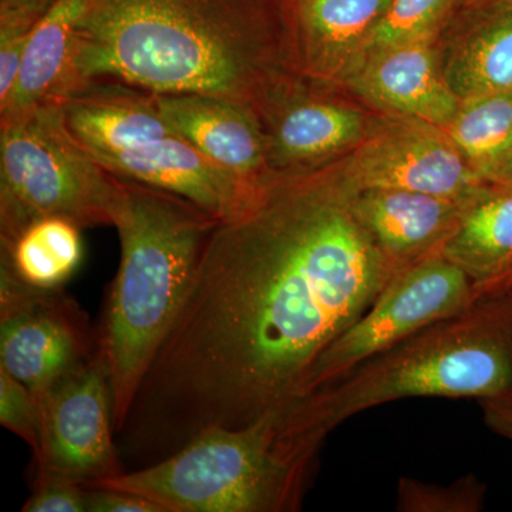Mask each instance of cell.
Instances as JSON below:
<instances>
[{
	"mask_svg": "<svg viewBox=\"0 0 512 512\" xmlns=\"http://www.w3.org/2000/svg\"><path fill=\"white\" fill-rule=\"evenodd\" d=\"M332 164L353 192L396 188L466 200L488 184L443 128L403 117L376 119L366 137Z\"/></svg>",
	"mask_w": 512,
	"mask_h": 512,
	"instance_id": "30bf717a",
	"label": "cell"
},
{
	"mask_svg": "<svg viewBox=\"0 0 512 512\" xmlns=\"http://www.w3.org/2000/svg\"><path fill=\"white\" fill-rule=\"evenodd\" d=\"M485 424L494 433L512 441V393L494 399L480 400Z\"/></svg>",
	"mask_w": 512,
	"mask_h": 512,
	"instance_id": "f546056e",
	"label": "cell"
},
{
	"mask_svg": "<svg viewBox=\"0 0 512 512\" xmlns=\"http://www.w3.org/2000/svg\"><path fill=\"white\" fill-rule=\"evenodd\" d=\"M0 424L32 447L39 448V404L28 387L0 369Z\"/></svg>",
	"mask_w": 512,
	"mask_h": 512,
	"instance_id": "d4e9b609",
	"label": "cell"
},
{
	"mask_svg": "<svg viewBox=\"0 0 512 512\" xmlns=\"http://www.w3.org/2000/svg\"><path fill=\"white\" fill-rule=\"evenodd\" d=\"M70 134L89 153H113L178 136L156 96L123 83L92 82L57 101Z\"/></svg>",
	"mask_w": 512,
	"mask_h": 512,
	"instance_id": "2e32d148",
	"label": "cell"
},
{
	"mask_svg": "<svg viewBox=\"0 0 512 512\" xmlns=\"http://www.w3.org/2000/svg\"><path fill=\"white\" fill-rule=\"evenodd\" d=\"M90 154L116 177L183 197L218 220L237 214L261 184L229 173L181 136Z\"/></svg>",
	"mask_w": 512,
	"mask_h": 512,
	"instance_id": "8fae6325",
	"label": "cell"
},
{
	"mask_svg": "<svg viewBox=\"0 0 512 512\" xmlns=\"http://www.w3.org/2000/svg\"><path fill=\"white\" fill-rule=\"evenodd\" d=\"M505 292H507V293H508V295H510V296H511V298H512V282H511V284H510V285H508V288H507V289H505Z\"/></svg>",
	"mask_w": 512,
	"mask_h": 512,
	"instance_id": "1f68e13d",
	"label": "cell"
},
{
	"mask_svg": "<svg viewBox=\"0 0 512 512\" xmlns=\"http://www.w3.org/2000/svg\"><path fill=\"white\" fill-rule=\"evenodd\" d=\"M434 42L424 40L372 56L355 67L343 84L387 116L446 130L461 100L447 82Z\"/></svg>",
	"mask_w": 512,
	"mask_h": 512,
	"instance_id": "4fadbf2b",
	"label": "cell"
},
{
	"mask_svg": "<svg viewBox=\"0 0 512 512\" xmlns=\"http://www.w3.org/2000/svg\"><path fill=\"white\" fill-rule=\"evenodd\" d=\"M441 66L461 101L512 89V2L498 0L458 33Z\"/></svg>",
	"mask_w": 512,
	"mask_h": 512,
	"instance_id": "d6986e66",
	"label": "cell"
},
{
	"mask_svg": "<svg viewBox=\"0 0 512 512\" xmlns=\"http://www.w3.org/2000/svg\"><path fill=\"white\" fill-rule=\"evenodd\" d=\"M332 161L271 171L212 231L183 308L117 436L141 466L301 394L309 370L396 274Z\"/></svg>",
	"mask_w": 512,
	"mask_h": 512,
	"instance_id": "6da1fadb",
	"label": "cell"
},
{
	"mask_svg": "<svg viewBox=\"0 0 512 512\" xmlns=\"http://www.w3.org/2000/svg\"><path fill=\"white\" fill-rule=\"evenodd\" d=\"M36 473L90 487L126 471L116 446L113 392L103 353L37 397Z\"/></svg>",
	"mask_w": 512,
	"mask_h": 512,
	"instance_id": "9c48e42d",
	"label": "cell"
},
{
	"mask_svg": "<svg viewBox=\"0 0 512 512\" xmlns=\"http://www.w3.org/2000/svg\"><path fill=\"white\" fill-rule=\"evenodd\" d=\"M90 0H57L30 33L15 87L0 104V120L56 101L69 72L74 35Z\"/></svg>",
	"mask_w": 512,
	"mask_h": 512,
	"instance_id": "ffe728a7",
	"label": "cell"
},
{
	"mask_svg": "<svg viewBox=\"0 0 512 512\" xmlns=\"http://www.w3.org/2000/svg\"><path fill=\"white\" fill-rule=\"evenodd\" d=\"M493 184H510L512 185V153L504 164L501 165L500 170L494 174L493 180L490 181Z\"/></svg>",
	"mask_w": 512,
	"mask_h": 512,
	"instance_id": "4dcf8cb0",
	"label": "cell"
},
{
	"mask_svg": "<svg viewBox=\"0 0 512 512\" xmlns=\"http://www.w3.org/2000/svg\"><path fill=\"white\" fill-rule=\"evenodd\" d=\"M87 512H165L154 501L114 488H87Z\"/></svg>",
	"mask_w": 512,
	"mask_h": 512,
	"instance_id": "83f0119b",
	"label": "cell"
},
{
	"mask_svg": "<svg viewBox=\"0 0 512 512\" xmlns=\"http://www.w3.org/2000/svg\"><path fill=\"white\" fill-rule=\"evenodd\" d=\"M319 454L278 407L244 427L201 431L158 463L86 488L138 494L165 512H295Z\"/></svg>",
	"mask_w": 512,
	"mask_h": 512,
	"instance_id": "5b68a950",
	"label": "cell"
},
{
	"mask_svg": "<svg viewBox=\"0 0 512 512\" xmlns=\"http://www.w3.org/2000/svg\"><path fill=\"white\" fill-rule=\"evenodd\" d=\"M100 352L99 333L63 288H36L0 265V369L40 397Z\"/></svg>",
	"mask_w": 512,
	"mask_h": 512,
	"instance_id": "ba28073f",
	"label": "cell"
},
{
	"mask_svg": "<svg viewBox=\"0 0 512 512\" xmlns=\"http://www.w3.org/2000/svg\"><path fill=\"white\" fill-rule=\"evenodd\" d=\"M124 198L123 178L77 143L57 101L0 120V245L42 218L114 227Z\"/></svg>",
	"mask_w": 512,
	"mask_h": 512,
	"instance_id": "8992f818",
	"label": "cell"
},
{
	"mask_svg": "<svg viewBox=\"0 0 512 512\" xmlns=\"http://www.w3.org/2000/svg\"><path fill=\"white\" fill-rule=\"evenodd\" d=\"M392 0H296L299 73L322 84H342Z\"/></svg>",
	"mask_w": 512,
	"mask_h": 512,
	"instance_id": "e0dca14e",
	"label": "cell"
},
{
	"mask_svg": "<svg viewBox=\"0 0 512 512\" xmlns=\"http://www.w3.org/2000/svg\"><path fill=\"white\" fill-rule=\"evenodd\" d=\"M448 137L487 183L512 153V89L461 101Z\"/></svg>",
	"mask_w": 512,
	"mask_h": 512,
	"instance_id": "7402d4cb",
	"label": "cell"
},
{
	"mask_svg": "<svg viewBox=\"0 0 512 512\" xmlns=\"http://www.w3.org/2000/svg\"><path fill=\"white\" fill-rule=\"evenodd\" d=\"M441 254L466 272L480 298L505 292L512 282V185H485Z\"/></svg>",
	"mask_w": 512,
	"mask_h": 512,
	"instance_id": "ac0fdd59",
	"label": "cell"
},
{
	"mask_svg": "<svg viewBox=\"0 0 512 512\" xmlns=\"http://www.w3.org/2000/svg\"><path fill=\"white\" fill-rule=\"evenodd\" d=\"M33 28L25 23L0 22V104L15 87Z\"/></svg>",
	"mask_w": 512,
	"mask_h": 512,
	"instance_id": "4316f807",
	"label": "cell"
},
{
	"mask_svg": "<svg viewBox=\"0 0 512 512\" xmlns=\"http://www.w3.org/2000/svg\"><path fill=\"white\" fill-rule=\"evenodd\" d=\"M124 183L126 198L114 224L121 245L119 271L97 326L113 392L116 436L221 221L171 192Z\"/></svg>",
	"mask_w": 512,
	"mask_h": 512,
	"instance_id": "3957f363",
	"label": "cell"
},
{
	"mask_svg": "<svg viewBox=\"0 0 512 512\" xmlns=\"http://www.w3.org/2000/svg\"><path fill=\"white\" fill-rule=\"evenodd\" d=\"M458 3L460 0H392L357 50L346 76L359 64L386 50L436 40Z\"/></svg>",
	"mask_w": 512,
	"mask_h": 512,
	"instance_id": "603a6c76",
	"label": "cell"
},
{
	"mask_svg": "<svg viewBox=\"0 0 512 512\" xmlns=\"http://www.w3.org/2000/svg\"><path fill=\"white\" fill-rule=\"evenodd\" d=\"M507 2H512V0H507Z\"/></svg>",
	"mask_w": 512,
	"mask_h": 512,
	"instance_id": "d6a6232c",
	"label": "cell"
},
{
	"mask_svg": "<svg viewBox=\"0 0 512 512\" xmlns=\"http://www.w3.org/2000/svg\"><path fill=\"white\" fill-rule=\"evenodd\" d=\"M164 119L229 173L259 184L271 173L261 117L239 101L205 94H154Z\"/></svg>",
	"mask_w": 512,
	"mask_h": 512,
	"instance_id": "9a60e30c",
	"label": "cell"
},
{
	"mask_svg": "<svg viewBox=\"0 0 512 512\" xmlns=\"http://www.w3.org/2000/svg\"><path fill=\"white\" fill-rule=\"evenodd\" d=\"M82 227L66 218H42L8 244L0 245V265L36 288H63L83 258Z\"/></svg>",
	"mask_w": 512,
	"mask_h": 512,
	"instance_id": "44dd1931",
	"label": "cell"
},
{
	"mask_svg": "<svg viewBox=\"0 0 512 512\" xmlns=\"http://www.w3.org/2000/svg\"><path fill=\"white\" fill-rule=\"evenodd\" d=\"M473 198L372 188L353 192L350 207L373 244L399 272L441 254Z\"/></svg>",
	"mask_w": 512,
	"mask_h": 512,
	"instance_id": "5bb4252c",
	"label": "cell"
},
{
	"mask_svg": "<svg viewBox=\"0 0 512 512\" xmlns=\"http://www.w3.org/2000/svg\"><path fill=\"white\" fill-rule=\"evenodd\" d=\"M512 393V298L491 293L450 318L360 363L328 386L289 402L323 446L350 417L413 397L494 399Z\"/></svg>",
	"mask_w": 512,
	"mask_h": 512,
	"instance_id": "277c9868",
	"label": "cell"
},
{
	"mask_svg": "<svg viewBox=\"0 0 512 512\" xmlns=\"http://www.w3.org/2000/svg\"><path fill=\"white\" fill-rule=\"evenodd\" d=\"M484 483L473 474L450 485L426 484L402 477L397 491V510L403 512H477L485 500Z\"/></svg>",
	"mask_w": 512,
	"mask_h": 512,
	"instance_id": "cb8c5ba5",
	"label": "cell"
},
{
	"mask_svg": "<svg viewBox=\"0 0 512 512\" xmlns=\"http://www.w3.org/2000/svg\"><path fill=\"white\" fill-rule=\"evenodd\" d=\"M57 0H0V22L35 26Z\"/></svg>",
	"mask_w": 512,
	"mask_h": 512,
	"instance_id": "f1b7e54d",
	"label": "cell"
},
{
	"mask_svg": "<svg viewBox=\"0 0 512 512\" xmlns=\"http://www.w3.org/2000/svg\"><path fill=\"white\" fill-rule=\"evenodd\" d=\"M259 117L272 171L316 167L345 156L375 123L362 110L306 96L296 84L278 94Z\"/></svg>",
	"mask_w": 512,
	"mask_h": 512,
	"instance_id": "7c38bea8",
	"label": "cell"
},
{
	"mask_svg": "<svg viewBox=\"0 0 512 512\" xmlns=\"http://www.w3.org/2000/svg\"><path fill=\"white\" fill-rule=\"evenodd\" d=\"M478 298L466 272L443 254L396 272L369 311L323 350L306 375L301 394L336 382L419 330L463 312Z\"/></svg>",
	"mask_w": 512,
	"mask_h": 512,
	"instance_id": "52a82bcc",
	"label": "cell"
},
{
	"mask_svg": "<svg viewBox=\"0 0 512 512\" xmlns=\"http://www.w3.org/2000/svg\"><path fill=\"white\" fill-rule=\"evenodd\" d=\"M23 512H87V488L49 473H35Z\"/></svg>",
	"mask_w": 512,
	"mask_h": 512,
	"instance_id": "484cf974",
	"label": "cell"
},
{
	"mask_svg": "<svg viewBox=\"0 0 512 512\" xmlns=\"http://www.w3.org/2000/svg\"><path fill=\"white\" fill-rule=\"evenodd\" d=\"M299 73L296 0H90L57 101L92 82L261 113Z\"/></svg>",
	"mask_w": 512,
	"mask_h": 512,
	"instance_id": "7a4b0ae2",
	"label": "cell"
}]
</instances>
